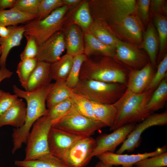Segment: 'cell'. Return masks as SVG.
Here are the masks:
<instances>
[{
    "mask_svg": "<svg viewBox=\"0 0 167 167\" xmlns=\"http://www.w3.org/2000/svg\"><path fill=\"white\" fill-rule=\"evenodd\" d=\"M41 0H16L12 8L25 13L38 15Z\"/></svg>",
    "mask_w": 167,
    "mask_h": 167,
    "instance_id": "cell-40",
    "label": "cell"
},
{
    "mask_svg": "<svg viewBox=\"0 0 167 167\" xmlns=\"http://www.w3.org/2000/svg\"><path fill=\"white\" fill-rule=\"evenodd\" d=\"M72 106V104L70 98L67 99L47 109L48 116L53 122L65 114Z\"/></svg>",
    "mask_w": 167,
    "mask_h": 167,
    "instance_id": "cell-38",
    "label": "cell"
},
{
    "mask_svg": "<svg viewBox=\"0 0 167 167\" xmlns=\"http://www.w3.org/2000/svg\"><path fill=\"white\" fill-rule=\"evenodd\" d=\"M73 57L67 54L50 64V74L52 79L66 80L71 70Z\"/></svg>",
    "mask_w": 167,
    "mask_h": 167,
    "instance_id": "cell-26",
    "label": "cell"
},
{
    "mask_svg": "<svg viewBox=\"0 0 167 167\" xmlns=\"http://www.w3.org/2000/svg\"><path fill=\"white\" fill-rule=\"evenodd\" d=\"M38 62L36 58H34L21 60L18 63L16 73L22 86L27 82Z\"/></svg>",
    "mask_w": 167,
    "mask_h": 167,
    "instance_id": "cell-33",
    "label": "cell"
},
{
    "mask_svg": "<svg viewBox=\"0 0 167 167\" xmlns=\"http://www.w3.org/2000/svg\"><path fill=\"white\" fill-rule=\"evenodd\" d=\"M87 32L91 34L103 43L115 47L119 40L106 28L96 24L90 26Z\"/></svg>",
    "mask_w": 167,
    "mask_h": 167,
    "instance_id": "cell-32",
    "label": "cell"
},
{
    "mask_svg": "<svg viewBox=\"0 0 167 167\" xmlns=\"http://www.w3.org/2000/svg\"><path fill=\"white\" fill-rule=\"evenodd\" d=\"M52 126L75 136L85 137L91 136L96 131L106 126L99 121L81 115L72 106L65 114L53 122Z\"/></svg>",
    "mask_w": 167,
    "mask_h": 167,
    "instance_id": "cell-7",
    "label": "cell"
},
{
    "mask_svg": "<svg viewBox=\"0 0 167 167\" xmlns=\"http://www.w3.org/2000/svg\"><path fill=\"white\" fill-rule=\"evenodd\" d=\"M142 42V46L147 52L150 62L153 67H155L156 66L158 41L155 30L152 24L148 26Z\"/></svg>",
    "mask_w": 167,
    "mask_h": 167,
    "instance_id": "cell-27",
    "label": "cell"
},
{
    "mask_svg": "<svg viewBox=\"0 0 167 167\" xmlns=\"http://www.w3.org/2000/svg\"><path fill=\"white\" fill-rule=\"evenodd\" d=\"M10 34L6 38L0 37V45L2 47L0 57V67H6V59L10 50L19 46L25 32L24 25L9 26Z\"/></svg>",
    "mask_w": 167,
    "mask_h": 167,
    "instance_id": "cell-19",
    "label": "cell"
},
{
    "mask_svg": "<svg viewBox=\"0 0 167 167\" xmlns=\"http://www.w3.org/2000/svg\"><path fill=\"white\" fill-rule=\"evenodd\" d=\"M63 6V0H41L37 19L41 20L45 19L53 11Z\"/></svg>",
    "mask_w": 167,
    "mask_h": 167,
    "instance_id": "cell-36",
    "label": "cell"
},
{
    "mask_svg": "<svg viewBox=\"0 0 167 167\" xmlns=\"http://www.w3.org/2000/svg\"><path fill=\"white\" fill-rule=\"evenodd\" d=\"M18 99V97L16 95L5 92L0 97V116L7 111Z\"/></svg>",
    "mask_w": 167,
    "mask_h": 167,
    "instance_id": "cell-42",
    "label": "cell"
},
{
    "mask_svg": "<svg viewBox=\"0 0 167 167\" xmlns=\"http://www.w3.org/2000/svg\"><path fill=\"white\" fill-rule=\"evenodd\" d=\"M167 100V76L154 91L147 105V109L153 112L163 108Z\"/></svg>",
    "mask_w": 167,
    "mask_h": 167,
    "instance_id": "cell-28",
    "label": "cell"
},
{
    "mask_svg": "<svg viewBox=\"0 0 167 167\" xmlns=\"http://www.w3.org/2000/svg\"><path fill=\"white\" fill-rule=\"evenodd\" d=\"M114 28L126 40L136 45L143 41V25L139 18L132 14L113 21Z\"/></svg>",
    "mask_w": 167,
    "mask_h": 167,
    "instance_id": "cell-12",
    "label": "cell"
},
{
    "mask_svg": "<svg viewBox=\"0 0 167 167\" xmlns=\"http://www.w3.org/2000/svg\"><path fill=\"white\" fill-rule=\"evenodd\" d=\"M94 167H112L105 165L99 161L95 165Z\"/></svg>",
    "mask_w": 167,
    "mask_h": 167,
    "instance_id": "cell-49",
    "label": "cell"
},
{
    "mask_svg": "<svg viewBox=\"0 0 167 167\" xmlns=\"http://www.w3.org/2000/svg\"><path fill=\"white\" fill-rule=\"evenodd\" d=\"M81 138L52 126L48 135L50 151L52 155L62 160L71 146Z\"/></svg>",
    "mask_w": 167,
    "mask_h": 167,
    "instance_id": "cell-14",
    "label": "cell"
},
{
    "mask_svg": "<svg viewBox=\"0 0 167 167\" xmlns=\"http://www.w3.org/2000/svg\"><path fill=\"white\" fill-rule=\"evenodd\" d=\"M26 106L23 100L19 98L4 114L0 116V127L11 125L16 128L24 124L26 117Z\"/></svg>",
    "mask_w": 167,
    "mask_h": 167,
    "instance_id": "cell-18",
    "label": "cell"
},
{
    "mask_svg": "<svg viewBox=\"0 0 167 167\" xmlns=\"http://www.w3.org/2000/svg\"><path fill=\"white\" fill-rule=\"evenodd\" d=\"M94 115L97 119L110 128L115 120L117 109L113 104H106L91 101Z\"/></svg>",
    "mask_w": 167,
    "mask_h": 167,
    "instance_id": "cell-25",
    "label": "cell"
},
{
    "mask_svg": "<svg viewBox=\"0 0 167 167\" xmlns=\"http://www.w3.org/2000/svg\"><path fill=\"white\" fill-rule=\"evenodd\" d=\"M167 55L166 54L160 62L156 71L144 91L152 90L154 91L162 80L167 76Z\"/></svg>",
    "mask_w": 167,
    "mask_h": 167,
    "instance_id": "cell-37",
    "label": "cell"
},
{
    "mask_svg": "<svg viewBox=\"0 0 167 167\" xmlns=\"http://www.w3.org/2000/svg\"><path fill=\"white\" fill-rule=\"evenodd\" d=\"M166 150L167 146L165 145L150 152L128 155L106 152L97 157L100 161L108 166L121 165L122 167H133L136 163L142 160L166 152Z\"/></svg>",
    "mask_w": 167,
    "mask_h": 167,
    "instance_id": "cell-11",
    "label": "cell"
},
{
    "mask_svg": "<svg viewBox=\"0 0 167 167\" xmlns=\"http://www.w3.org/2000/svg\"><path fill=\"white\" fill-rule=\"evenodd\" d=\"M134 167H135V166H134Z\"/></svg>",
    "mask_w": 167,
    "mask_h": 167,
    "instance_id": "cell-51",
    "label": "cell"
},
{
    "mask_svg": "<svg viewBox=\"0 0 167 167\" xmlns=\"http://www.w3.org/2000/svg\"><path fill=\"white\" fill-rule=\"evenodd\" d=\"M65 36L67 54L73 57L84 54V48L82 33L76 24L70 26Z\"/></svg>",
    "mask_w": 167,
    "mask_h": 167,
    "instance_id": "cell-20",
    "label": "cell"
},
{
    "mask_svg": "<svg viewBox=\"0 0 167 167\" xmlns=\"http://www.w3.org/2000/svg\"><path fill=\"white\" fill-rule=\"evenodd\" d=\"M10 29L9 26L6 27L5 26H0V37L6 38L9 35Z\"/></svg>",
    "mask_w": 167,
    "mask_h": 167,
    "instance_id": "cell-47",
    "label": "cell"
},
{
    "mask_svg": "<svg viewBox=\"0 0 167 167\" xmlns=\"http://www.w3.org/2000/svg\"><path fill=\"white\" fill-rule=\"evenodd\" d=\"M167 124L166 111L160 113H152L139 123L136 125L116 153L121 154L126 151L128 152L133 151L139 146L141 136L145 130L152 126H164Z\"/></svg>",
    "mask_w": 167,
    "mask_h": 167,
    "instance_id": "cell-8",
    "label": "cell"
},
{
    "mask_svg": "<svg viewBox=\"0 0 167 167\" xmlns=\"http://www.w3.org/2000/svg\"><path fill=\"white\" fill-rule=\"evenodd\" d=\"M53 83L44 86L34 91L28 92L13 86V92L18 97L24 99L27 102L25 122L21 127L14 128L12 134L13 142L21 146L26 143L33 124L39 118L48 116L46 108V98Z\"/></svg>",
    "mask_w": 167,
    "mask_h": 167,
    "instance_id": "cell-1",
    "label": "cell"
},
{
    "mask_svg": "<svg viewBox=\"0 0 167 167\" xmlns=\"http://www.w3.org/2000/svg\"><path fill=\"white\" fill-rule=\"evenodd\" d=\"M38 18V15L27 14L14 8L0 10V26L8 27L27 23Z\"/></svg>",
    "mask_w": 167,
    "mask_h": 167,
    "instance_id": "cell-22",
    "label": "cell"
},
{
    "mask_svg": "<svg viewBox=\"0 0 167 167\" xmlns=\"http://www.w3.org/2000/svg\"><path fill=\"white\" fill-rule=\"evenodd\" d=\"M164 1L161 0H154L151 1L153 9L156 11L160 10L163 6Z\"/></svg>",
    "mask_w": 167,
    "mask_h": 167,
    "instance_id": "cell-46",
    "label": "cell"
},
{
    "mask_svg": "<svg viewBox=\"0 0 167 167\" xmlns=\"http://www.w3.org/2000/svg\"><path fill=\"white\" fill-rule=\"evenodd\" d=\"M135 123L127 124L113 130L109 134H104L96 139V145L92 156H98L106 152H113L123 143L135 126Z\"/></svg>",
    "mask_w": 167,
    "mask_h": 167,
    "instance_id": "cell-10",
    "label": "cell"
},
{
    "mask_svg": "<svg viewBox=\"0 0 167 167\" xmlns=\"http://www.w3.org/2000/svg\"><path fill=\"white\" fill-rule=\"evenodd\" d=\"M74 19L78 25L83 28L88 29L91 25L92 19L88 2H83L75 14Z\"/></svg>",
    "mask_w": 167,
    "mask_h": 167,
    "instance_id": "cell-35",
    "label": "cell"
},
{
    "mask_svg": "<svg viewBox=\"0 0 167 167\" xmlns=\"http://www.w3.org/2000/svg\"><path fill=\"white\" fill-rule=\"evenodd\" d=\"M115 47L116 52L114 57L133 68L132 70L141 69L149 62L143 53L131 44L119 40Z\"/></svg>",
    "mask_w": 167,
    "mask_h": 167,
    "instance_id": "cell-15",
    "label": "cell"
},
{
    "mask_svg": "<svg viewBox=\"0 0 167 167\" xmlns=\"http://www.w3.org/2000/svg\"><path fill=\"white\" fill-rule=\"evenodd\" d=\"M87 58V56L84 54L73 57L72 66L66 81L67 86L70 89L74 88L78 83L82 66Z\"/></svg>",
    "mask_w": 167,
    "mask_h": 167,
    "instance_id": "cell-31",
    "label": "cell"
},
{
    "mask_svg": "<svg viewBox=\"0 0 167 167\" xmlns=\"http://www.w3.org/2000/svg\"><path fill=\"white\" fill-rule=\"evenodd\" d=\"M126 83H109L91 79H79L72 92L88 100L99 103L113 104L123 95Z\"/></svg>",
    "mask_w": 167,
    "mask_h": 167,
    "instance_id": "cell-3",
    "label": "cell"
},
{
    "mask_svg": "<svg viewBox=\"0 0 167 167\" xmlns=\"http://www.w3.org/2000/svg\"><path fill=\"white\" fill-rule=\"evenodd\" d=\"M70 99L72 106L80 114L90 119L98 120L94 113L90 101L72 92Z\"/></svg>",
    "mask_w": 167,
    "mask_h": 167,
    "instance_id": "cell-30",
    "label": "cell"
},
{
    "mask_svg": "<svg viewBox=\"0 0 167 167\" xmlns=\"http://www.w3.org/2000/svg\"><path fill=\"white\" fill-rule=\"evenodd\" d=\"M84 36L85 42L84 54L87 56L98 53L106 57H114L116 52L115 47L103 43L88 32L84 34Z\"/></svg>",
    "mask_w": 167,
    "mask_h": 167,
    "instance_id": "cell-21",
    "label": "cell"
},
{
    "mask_svg": "<svg viewBox=\"0 0 167 167\" xmlns=\"http://www.w3.org/2000/svg\"><path fill=\"white\" fill-rule=\"evenodd\" d=\"M111 58L105 57L98 61L87 58L82 66L79 79H91L119 84L127 83L128 74Z\"/></svg>",
    "mask_w": 167,
    "mask_h": 167,
    "instance_id": "cell-4",
    "label": "cell"
},
{
    "mask_svg": "<svg viewBox=\"0 0 167 167\" xmlns=\"http://www.w3.org/2000/svg\"><path fill=\"white\" fill-rule=\"evenodd\" d=\"M154 22L158 31L160 42L159 60L162 57L167 41V20L166 18L160 15H156Z\"/></svg>",
    "mask_w": 167,
    "mask_h": 167,
    "instance_id": "cell-34",
    "label": "cell"
},
{
    "mask_svg": "<svg viewBox=\"0 0 167 167\" xmlns=\"http://www.w3.org/2000/svg\"><path fill=\"white\" fill-rule=\"evenodd\" d=\"M66 81L58 80L52 84L46 98L47 109L70 98L71 89L67 86Z\"/></svg>",
    "mask_w": 167,
    "mask_h": 167,
    "instance_id": "cell-23",
    "label": "cell"
},
{
    "mask_svg": "<svg viewBox=\"0 0 167 167\" xmlns=\"http://www.w3.org/2000/svg\"><path fill=\"white\" fill-rule=\"evenodd\" d=\"M108 10L113 21L133 14L136 10L134 0H114L106 1Z\"/></svg>",
    "mask_w": 167,
    "mask_h": 167,
    "instance_id": "cell-24",
    "label": "cell"
},
{
    "mask_svg": "<svg viewBox=\"0 0 167 167\" xmlns=\"http://www.w3.org/2000/svg\"><path fill=\"white\" fill-rule=\"evenodd\" d=\"M68 9V6H63L53 11L43 19H36L27 23L24 25V36H33L38 46H40L60 31L64 16Z\"/></svg>",
    "mask_w": 167,
    "mask_h": 167,
    "instance_id": "cell-6",
    "label": "cell"
},
{
    "mask_svg": "<svg viewBox=\"0 0 167 167\" xmlns=\"http://www.w3.org/2000/svg\"><path fill=\"white\" fill-rule=\"evenodd\" d=\"M135 167H164L167 166V152L148 157L136 163Z\"/></svg>",
    "mask_w": 167,
    "mask_h": 167,
    "instance_id": "cell-39",
    "label": "cell"
},
{
    "mask_svg": "<svg viewBox=\"0 0 167 167\" xmlns=\"http://www.w3.org/2000/svg\"><path fill=\"white\" fill-rule=\"evenodd\" d=\"M13 72L7 69L6 67L0 68V83L4 79L10 78L13 74ZM5 92L0 89V97Z\"/></svg>",
    "mask_w": 167,
    "mask_h": 167,
    "instance_id": "cell-44",
    "label": "cell"
},
{
    "mask_svg": "<svg viewBox=\"0 0 167 167\" xmlns=\"http://www.w3.org/2000/svg\"><path fill=\"white\" fill-rule=\"evenodd\" d=\"M2 47L0 45V57L2 54Z\"/></svg>",
    "mask_w": 167,
    "mask_h": 167,
    "instance_id": "cell-50",
    "label": "cell"
},
{
    "mask_svg": "<svg viewBox=\"0 0 167 167\" xmlns=\"http://www.w3.org/2000/svg\"><path fill=\"white\" fill-rule=\"evenodd\" d=\"M155 73L153 67L150 62L141 69L131 70L128 75L127 89L136 93L143 92Z\"/></svg>",
    "mask_w": 167,
    "mask_h": 167,
    "instance_id": "cell-16",
    "label": "cell"
},
{
    "mask_svg": "<svg viewBox=\"0 0 167 167\" xmlns=\"http://www.w3.org/2000/svg\"><path fill=\"white\" fill-rule=\"evenodd\" d=\"M15 164L19 167H70L62 160L52 155L33 160H17Z\"/></svg>",
    "mask_w": 167,
    "mask_h": 167,
    "instance_id": "cell-29",
    "label": "cell"
},
{
    "mask_svg": "<svg viewBox=\"0 0 167 167\" xmlns=\"http://www.w3.org/2000/svg\"><path fill=\"white\" fill-rule=\"evenodd\" d=\"M151 2L149 0H139L138 1L137 6L138 12L144 20H146L148 18Z\"/></svg>",
    "mask_w": 167,
    "mask_h": 167,
    "instance_id": "cell-43",
    "label": "cell"
},
{
    "mask_svg": "<svg viewBox=\"0 0 167 167\" xmlns=\"http://www.w3.org/2000/svg\"><path fill=\"white\" fill-rule=\"evenodd\" d=\"M53 124L48 116L38 118L33 124L26 143L24 160H33L52 155L48 145V135Z\"/></svg>",
    "mask_w": 167,
    "mask_h": 167,
    "instance_id": "cell-5",
    "label": "cell"
},
{
    "mask_svg": "<svg viewBox=\"0 0 167 167\" xmlns=\"http://www.w3.org/2000/svg\"><path fill=\"white\" fill-rule=\"evenodd\" d=\"M65 48L64 34L59 31L38 46L36 58L38 61L51 64L60 59Z\"/></svg>",
    "mask_w": 167,
    "mask_h": 167,
    "instance_id": "cell-13",
    "label": "cell"
},
{
    "mask_svg": "<svg viewBox=\"0 0 167 167\" xmlns=\"http://www.w3.org/2000/svg\"><path fill=\"white\" fill-rule=\"evenodd\" d=\"M16 0H0V10L13 7Z\"/></svg>",
    "mask_w": 167,
    "mask_h": 167,
    "instance_id": "cell-45",
    "label": "cell"
},
{
    "mask_svg": "<svg viewBox=\"0 0 167 167\" xmlns=\"http://www.w3.org/2000/svg\"><path fill=\"white\" fill-rule=\"evenodd\" d=\"M50 64L38 61L26 83L22 86L25 91L31 92L51 83Z\"/></svg>",
    "mask_w": 167,
    "mask_h": 167,
    "instance_id": "cell-17",
    "label": "cell"
},
{
    "mask_svg": "<svg viewBox=\"0 0 167 167\" xmlns=\"http://www.w3.org/2000/svg\"><path fill=\"white\" fill-rule=\"evenodd\" d=\"M96 140L91 136L78 139L62 160L70 167H85L92 158Z\"/></svg>",
    "mask_w": 167,
    "mask_h": 167,
    "instance_id": "cell-9",
    "label": "cell"
},
{
    "mask_svg": "<svg viewBox=\"0 0 167 167\" xmlns=\"http://www.w3.org/2000/svg\"><path fill=\"white\" fill-rule=\"evenodd\" d=\"M27 43L23 51L20 55L21 60L36 58L38 46L36 40L33 36L30 35H25Z\"/></svg>",
    "mask_w": 167,
    "mask_h": 167,
    "instance_id": "cell-41",
    "label": "cell"
},
{
    "mask_svg": "<svg viewBox=\"0 0 167 167\" xmlns=\"http://www.w3.org/2000/svg\"><path fill=\"white\" fill-rule=\"evenodd\" d=\"M153 91L152 90L136 93L126 88L122 96L113 104L117 113L110 130H114L126 124L140 122L151 114L152 112L147 109V105Z\"/></svg>",
    "mask_w": 167,
    "mask_h": 167,
    "instance_id": "cell-2",
    "label": "cell"
},
{
    "mask_svg": "<svg viewBox=\"0 0 167 167\" xmlns=\"http://www.w3.org/2000/svg\"><path fill=\"white\" fill-rule=\"evenodd\" d=\"M64 5L68 6L76 5L79 3L80 0H63Z\"/></svg>",
    "mask_w": 167,
    "mask_h": 167,
    "instance_id": "cell-48",
    "label": "cell"
}]
</instances>
